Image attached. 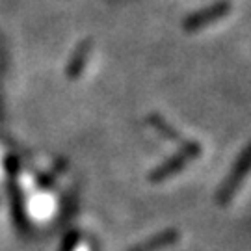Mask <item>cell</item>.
<instances>
[{"mask_svg": "<svg viewBox=\"0 0 251 251\" xmlns=\"http://www.w3.org/2000/svg\"><path fill=\"white\" fill-rule=\"evenodd\" d=\"M251 173V140L244 145V149L240 151L238 158L234 160V164L231 166V170L227 173L225 180L218 186L216 190L214 201L218 206H227L233 198L238 194L240 186L244 184L246 177Z\"/></svg>", "mask_w": 251, "mask_h": 251, "instance_id": "obj_1", "label": "cell"}, {"mask_svg": "<svg viewBox=\"0 0 251 251\" xmlns=\"http://www.w3.org/2000/svg\"><path fill=\"white\" fill-rule=\"evenodd\" d=\"M201 144L196 140H184L180 144L179 151L175 154L168 156L166 160L162 162L160 166H156L154 170L149 173V180L151 182H164V180L175 177L179 171H182L188 166L192 160H196L199 154H201Z\"/></svg>", "mask_w": 251, "mask_h": 251, "instance_id": "obj_2", "label": "cell"}, {"mask_svg": "<svg viewBox=\"0 0 251 251\" xmlns=\"http://www.w3.org/2000/svg\"><path fill=\"white\" fill-rule=\"evenodd\" d=\"M233 9V4L229 0H218L214 4L206 6V8H201L194 13H190L188 17H184L182 21V30L188 32V34H194V32H199L206 28L208 25H212L220 19L227 17Z\"/></svg>", "mask_w": 251, "mask_h": 251, "instance_id": "obj_3", "label": "cell"}, {"mask_svg": "<svg viewBox=\"0 0 251 251\" xmlns=\"http://www.w3.org/2000/svg\"><path fill=\"white\" fill-rule=\"evenodd\" d=\"M179 240H180L179 229L170 227V229H164V231L156 233L154 236L147 238L144 242H140L130 251H162L166 250V248H170V246H173V244H177Z\"/></svg>", "mask_w": 251, "mask_h": 251, "instance_id": "obj_4", "label": "cell"}, {"mask_svg": "<svg viewBox=\"0 0 251 251\" xmlns=\"http://www.w3.org/2000/svg\"><path fill=\"white\" fill-rule=\"evenodd\" d=\"M147 123H149L162 138H166V140H170V142H175V144H182V142H184L182 134H180L175 126L171 125L166 117L160 116V114H151V116L147 117Z\"/></svg>", "mask_w": 251, "mask_h": 251, "instance_id": "obj_5", "label": "cell"}]
</instances>
